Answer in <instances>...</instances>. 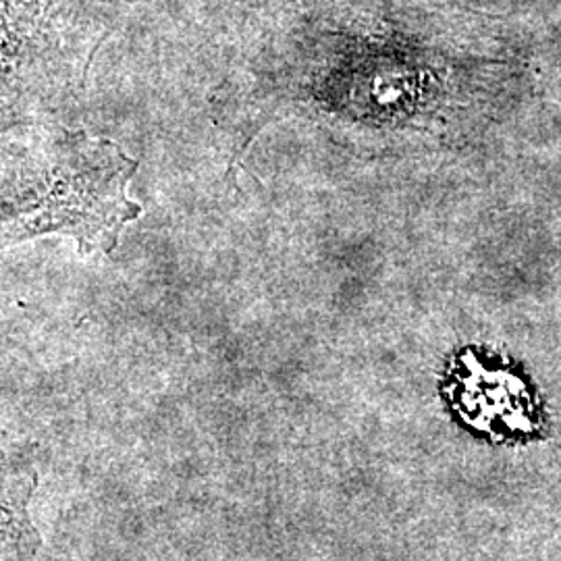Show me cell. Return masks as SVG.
I'll use <instances>...</instances> for the list:
<instances>
[{
    "mask_svg": "<svg viewBox=\"0 0 561 561\" xmlns=\"http://www.w3.org/2000/svg\"><path fill=\"white\" fill-rule=\"evenodd\" d=\"M138 167L111 140L62 129L41 183L4 206L2 238L18 243L62 233L76 238L80 254L113 252L123 227L141 215L140 204L127 198Z\"/></svg>",
    "mask_w": 561,
    "mask_h": 561,
    "instance_id": "6da1fadb",
    "label": "cell"
}]
</instances>
